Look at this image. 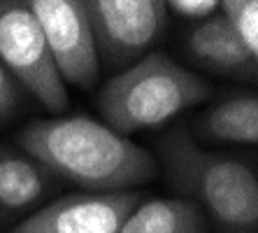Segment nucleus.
I'll list each match as a JSON object with an SVG mask.
<instances>
[{
  "instance_id": "nucleus-3",
  "label": "nucleus",
  "mask_w": 258,
  "mask_h": 233,
  "mask_svg": "<svg viewBox=\"0 0 258 233\" xmlns=\"http://www.w3.org/2000/svg\"><path fill=\"white\" fill-rule=\"evenodd\" d=\"M210 96L212 86L203 77L156 49L116 72L98 91V110L105 119L102 124L128 137L174 119Z\"/></svg>"
},
{
  "instance_id": "nucleus-1",
  "label": "nucleus",
  "mask_w": 258,
  "mask_h": 233,
  "mask_svg": "<svg viewBox=\"0 0 258 233\" xmlns=\"http://www.w3.org/2000/svg\"><path fill=\"white\" fill-rule=\"evenodd\" d=\"M17 147L82 192H128L158 175L151 152L86 114L35 119L17 133Z\"/></svg>"
},
{
  "instance_id": "nucleus-13",
  "label": "nucleus",
  "mask_w": 258,
  "mask_h": 233,
  "mask_svg": "<svg viewBox=\"0 0 258 233\" xmlns=\"http://www.w3.org/2000/svg\"><path fill=\"white\" fill-rule=\"evenodd\" d=\"M24 105V94L17 79L7 72V68L0 63V126L14 119V114Z\"/></svg>"
},
{
  "instance_id": "nucleus-9",
  "label": "nucleus",
  "mask_w": 258,
  "mask_h": 233,
  "mask_svg": "<svg viewBox=\"0 0 258 233\" xmlns=\"http://www.w3.org/2000/svg\"><path fill=\"white\" fill-rule=\"evenodd\" d=\"M184 47L193 61L203 68L235 79H256L258 59H253L228 21L216 12L214 17L188 26L184 33Z\"/></svg>"
},
{
  "instance_id": "nucleus-8",
  "label": "nucleus",
  "mask_w": 258,
  "mask_h": 233,
  "mask_svg": "<svg viewBox=\"0 0 258 233\" xmlns=\"http://www.w3.org/2000/svg\"><path fill=\"white\" fill-rule=\"evenodd\" d=\"M60 179L19 147L0 143V226L21 221L58 192Z\"/></svg>"
},
{
  "instance_id": "nucleus-10",
  "label": "nucleus",
  "mask_w": 258,
  "mask_h": 233,
  "mask_svg": "<svg viewBox=\"0 0 258 233\" xmlns=\"http://www.w3.org/2000/svg\"><path fill=\"white\" fill-rule=\"evenodd\" d=\"M196 140L210 143H258V98L256 94H235L205 110L188 128Z\"/></svg>"
},
{
  "instance_id": "nucleus-4",
  "label": "nucleus",
  "mask_w": 258,
  "mask_h": 233,
  "mask_svg": "<svg viewBox=\"0 0 258 233\" xmlns=\"http://www.w3.org/2000/svg\"><path fill=\"white\" fill-rule=\"evenodd\" d=\"M0 63L49 112H66L68 89L28 3L0 0Z\"/></svg>"
},
{
  "instance_id": "nucleus-2",
  "label": "nucleus",
  "mask_w": 258,
  "mask_h": 233,
  "mask_svg": "<svg viewBox=\"0 0 258 233\" xmlns=\"http://www.w3.org/2000/svg\"><path fill=\"white\" fill-rule=\"evenodd\" d=\"M154 159L177 198L196 203L221 233L258 231V177L246 161L203 150L186 124L172 126L158 140Z\"/></svg>"
},
{
  "instance_id": "nucleus-6",
  "label": "nucleus",
  "mask_w": 258,
  "mask_h": 233,
  "mask_svg": "<svg viewBox=\"0 0 258 233\" xmlns=\"http://www.w3.org/2000/svg\"><path fill=\"white\" fill-rule=\"evenodd\" d=\"M63 84L93 89L100 75L93 33L82 0H30Z\"/></svg>"
},
{
  "instance_id": "nucleus-14",
  "label": "nucleus",
  "mask_w": 258,
  "mask_h": 233,
  "mask_svg": "<svg viewBox=\"0 0 258 233\" xmlns=\"http://www.w3.org/2000/svg\"><path fill=\"white\" fill-rule=\"evenodd\" d=\"M165 7H168V12L191 19L193 24L205 21V19L214 17L219 12V3L216 0H170V3H165Z\"/></svg>"
},
{
  "instance_id": "nucleus-7",
  "label": "nucleus",
  "mask_w": 258,
  "mask_h": 233,
  "mask_svg": "<svg viewBox=\"0 0 258 233\" xmlns=\"http://www.w3.org/2000/svg\"><path fill=\"white\" fill-rule=\"evenodd\" d=\"M144 198L140 189L68 194L37 208L7 233H121L123 221Z\"/></svg>"
},
{
  "instance_id": "nucleus-11",
  "label": "nucleus",
  "mask_w": 258,
  "mask_h": 233,
  "mask_svg": "<svg viewBox=\"0 0 258 233\" xmlns=\"http://www.w3.org/2000/svg\"><path fill=\"white\" fill-rule=\"evenodd\" d=\"M207 215L186 198H144L121 233H207Z\"/></svg>"
},
{
  "instance_id": "nucleus-12",
  "label": "nucleus",
  "mask_w": 258,
  "mask_h": 233,
  "mask_svg": "<svg viewBox=\"0 0 258 233\" xmlns=\"http://www.w3.org/2000/svg\"><path fill=\"white\" fill-rule=\"evenodd\" d=\"M221 14L233 33L240 37L246 52L258 59V3L256 0H223L219 3Z\"/></svg>"
},
{
  "instance_id": "nucleus-5",
  "label": "nucleus",
  "mask_w": 258,
  "mask_h": 233,
  "mask_svg": "<svg viewBox=\"0 0 258 233\" xmlns=\"http://www.w3.org/2000/svg\"><path fill=\"white\" fill-rule=\"evenodd\" d=\"M98 63L121 72L138 63L161 40L168 7L161 0H86Z\"/></svg>"
}]
</instances>
